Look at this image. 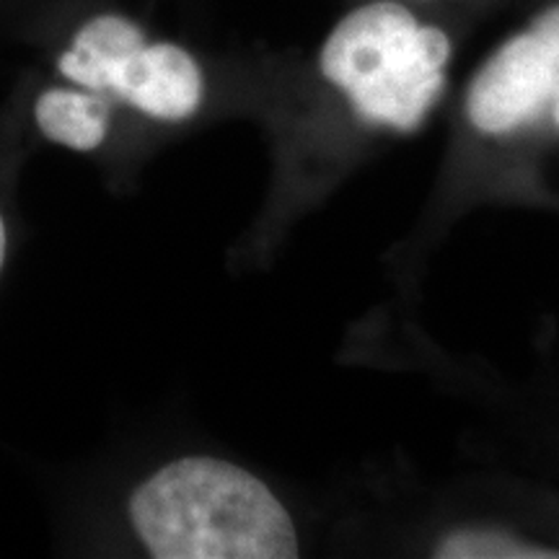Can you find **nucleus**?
<instances>
[{"label":"nucleus","instance_id":"nucleus-1","mask_svg":"<svg viewBox=\"0 0 559 559\" xmlns=\"http://www.w3.org/2000/svg\"><path fill=\"white\" fill-rule=\"evenodd\" d=\"M138 539L158 559H290L296 523L239 464L187 456L160 466L130 498Z\"/></svg>","mask_w":559,"mask_h":559},{"label":"nucleus","instance_id":"nucleus-2","mask_svg":"<svg viewBox=\"0 0 559 559\" xmlns=\"http://www.w3.org/2000/svg\"><path fill=\"white\" fill-rule=\"evenodd\" d=\"M449 37L396 3L347 13L321 50V73L362 120L412 132L443 91Z\"/></svg>","mask_w":559,"mask_h":559},{"label":"nucleus","instance_id":"nucleus-3","mask_svg":"<svg viewBox=\"0 0 559 559\" xmlns=\"http://www.w3.org/2000/svg\"><path fill=\"white\" fill-rule=\"evenodd\" d=\"M55 70L66 83L115 96L164 122L192 117L205 91L200 62L185 47L148 41L122 13L83 21L55 58Z\"/></svg>","mask_w":559,"mask_h":559},{"label":"nucleus","instance_id":"nucleus-4","mask_svg":"<svg viewBox=\"0 0 559 559\" xmlns=\"http://www.w3.org/2000/svg\"><path fill=\"white\" fill-rule=\"evenodd\" d=\"M557 91L559 5L485 62L469 91V120L487 135H506L536 120Z\"/></svg>","mask_w":559,"mask_h":559},{"label":"nucleus","instance_id":"nucleus-5","mask_svg":"<svg viewBox=\"0 0 559 559\" xmlns=\"http://www.w3.org/2000/svg\"><path fill=\"white\" fill-rule=\"evenodd\" d=\"M34 122L41 135L70 151H96L111 124L109 96L62 83L41 88L34 99Z\"/></svg>","mask_w":559,"mask_h":559},{"label":"nucleus","instance_id":"nucleus-6","mask_svg":"<svg viewBox=\"0 0 559 559\" xmlns=\"http://www.w3.org/2000/svg\"><path fill=\"white\" fill-rule=\"evenodd\" d=\"M436 557H456V559H547L559 557V551H549L534 544H526L515 536L502 534V531L487 528H466L451 534L449 539L438 544Z\"/></svg>","mask_w":559,"mask_h":559},{"label":"nucleus","instance_id":"nucleus-7","mask_svg":"<svg viewBox=\"0 0 559 559\" xmlns=\"http://www.w3.org/2000/svg\"><path fill=\"white\" fill-rule=\"evenodd\" d=\"M5 221L3 215H0V270H3V262H5Z\"/></svg>","mask_w":559,"mask_h":559},{"label":"nucleus","instance_id":"nucleus-8","mask_svg":"<svg viewBox=\"0 0 559 559\" xmlns=\"http://www.w3.org/2000/svg\"><path fill=\"white\" fill-rule=\"evenodd\" d=\"M555 122L559 124V91H557V104H555Z\"/></svg>","mask_w":559,"mask_h":559}]
</instances>
